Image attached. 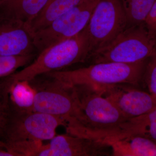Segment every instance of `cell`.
<instances>
[{
	"label": "cell",
	"instance_id": "cell-1",
	"mask_svg": "<svg viewBox=\"0 0 156 156\" xmlns=\"http://www.w3.org/2000/svg\"><path fill=\"white\" fill-rule=\"evenodd\" d=\"M66 120L35 111L10 110L1 134L2 141L14 156H28L56 136L60 126L66 127Z\"/></svg>",
	"mask_w": 156,
	"mask_h": 156
},
{
	"label": "cell",
	"instance_id": "cell-2",
	"mask_svg": "<svg viewBox=\"0 0 156 156\" xmlns=\"http://www.w3.org/2000/svg\"><path fill=\"white\" fill-rule=\"evenodd\" d=\"M90 55L89 37L85 27L75 36L43 50L31 63L8 78L11 83L29 81L43 74L84 62Z\"/></svg>",
	"mask_w": 156,
	"mask_h": 156
},
{
	"label": "cell",
	"instance_id": "cell-3",
	"mask_svg": "<svg viewBox=\"0 0 156 156\" xmlns=\"http://www.w3.org/2000/svg\"><path fill=\"white\" fill-rule=\"evenodd\" d=\"M147 60L133 63L101 62L73 70L48 73L68 86L126 83L137 87L140 83Z\"/></svg>",
	"mask_w": 156,
	"mask_h": 156
},
{
	"label": "cell",
	"instance_id": "cell-4",
	"mask_svg": "<svg viewBox=\"0 0 156 156\" xmlns=\"http://www.w3.org/2000/svg\"><path fill=\"white\" fill-rule=\"evenodd\" d=\"M156 39L144 23L128 26L109 44L92 53V64L117 62L133 63L146 61L154 53Z\"/></svg>",
	"mask_w": 156,
	"mask_h": 156
},
{
	"label": "cell",
	"instance_id": "cell-5",
	"mask_svg": "<svg viewBox=\"0 0 156 156\" xmlns=\"http://www.w3.org/2000/svg\"><path fill=\"white\" fill-rule=\"evenodd\" d=\"M35 92L33 111L70 119L80 123L83 116L71 87L50 75L48 73L37 76L28 81Z\"/></svg>",
	"mask_w": 156,
	"mask_h": 156
},
{
	"label": "cell",
	"instance_id": "cell-6",
	"mask_svg": "<svg viewBox=\"0 0 156 156\" xmlns=\"http://www.w3.org/2000/svg\"><path fill=\"white\" fill-rule=\"evenodd\" d=\"M128 26L121 0H98L86 27L90 44V56L109 44Z\"/></svg>",
	"mask_w": 156,
	"mask_h": 156
},
{
	"label": "cell",
	"instance_id": "cell-7",
	"mask_svg": "<svg viewBox=\"0 0 156 156\" xmlns=\"http://www.w3.org/2000/svg\"><path fill=\"white\" fill-rule=\"evenodd\" d=\"M98 0H82L33 35L38 54L46 48L80 33L87 27Z\"/></svg>",
	"mask_w": 156,
	"mask_h": 156
},
{
	"label": "cell",
	"instance_id": "cell-8",
	"mask_svg": "<svg viewBox=\"0 0 156 156\" xmlns=\"http://www.w3.org/2000/svg\"><path fill=\"white\" fill-rule=\"evenodd\" d=\"M92 86L112 101L127 120L145 115L156 108V99L152 95L131 84Z\"/></svg>",
	"mask_w": 156,
	"mask_h": 156
},
{
	"label": "cell",
	"instance_id": "cell-9",
	"mask_svg": "<svg viewBox=\"0 0 156 156\" xmlns=\"http://www.w3.org/2000/svg\"><path fill=\"white\" fill-rule=\"evenodd\" d=\"M112 156L108 144L69 134L56 135L45 144L39 156Z\"/></svg>",
	"mask_w": 156,
	"mask_h": 156
},
{
	"label": "cell",
	"instance_id": "cell-10",
	"mask_svg": "<svg viewBox=\"0 0 156 156\" xmlns=\"http://www.w3.org/2000/svg\"><path fill=\"white\" fill-rule=\"evenodd\" d=\"M38 54L25 23L0 17V56Z\"/></svg>",
	"mask_w": 156,
	"mask_h": 156
},
{
	"label": "cell",
	"instance_id": "cell-11",
	"mask_svg": "<svg viewBox=\"0 0 156 156\" xmlns=\"http://www.w3.org/2000/svg\"><path fill=\"white\" fill-rule=\"evenodd\" d=\"M112 156H156V141L139 134H132L105 143Z\"/></svg>",
	"mask_w": 156,
	"mask_h": 156
},
{
	"label": "cell",
	"instance_id": "cell-12",
	"mask_svg": "<svg viewBox=\"0 0 156 156\" xmlns=\"http://www.w3.org/2000/svg\"><path fill=\"white\" fill-rule=\"evenodd\" d=\"M49 0H5L0 5V17L30 22L43 10Z\"/></svg>",
	"mask_w": 156,
	"mask_h": 156
},
{
	"label": "cell",
	"instance_id": "cell-13",
	"mask_svg": "<svg viewBox=\"0 0 156 156\" xmlns=\"http://www.w3.org/2000/svg\"><path fill=\"white\" fill-rule=\"evenodd\" d=\"M82 0H49L44 9L27 27L32 35L48 26L55 20L78 5Z\"/></svg>",
	"mask_w": 156,
	"mask_h": 156
},
{
	"label": "cell",
	"instance_id": "cell-14",
	"mask_svg": "<svg viewBox=\"0 0 156 156\" xmlns=\"http://www.w3.org/2000/svg\"><path fill=\"white\" fill-rule=\"evenodd\" d=\"M6 80L9 86L10 110L33 111L35 92L28 81L11 83L8 76Z\"/></svg>",
	"mask_w": 156,
	"mask_h": 156
},
{
	"label": "cell",
	"instance_id": "cell-15",
	"mask_svg": "<svg viewBox=\"0 0 156 156\" xmlns=\"http://www.w3.org/2000/svg\"><path fill=\"white\" fill-rule=\"evenodd\" d=\"M126 13L128 26L144 23L156 0H121Z\"/></svg>",
	"mask_w": 156,
	"mask_h": 156
},
{
	"label": "cell",
	"instance_id": "cell-16",
	"mask_svg": "<svg viewBox=\"0 0 156 156\" xmlns=\"http://www.w3.org/2000/svg\"><path fill=\"white\" fill-rule=\"evenodd\" d=\"M37 54L26 56H0V79L17 72L20 67L31 63Z\"/></svg>",
	"mask_w": 156,
	"mask_h": 156
},
{
	"label": "cell",
	"instance_id": "cell-17",
	"mask_svg": "<svg viewBox=\"0 0 156 156\" xmlns=\"http://www.w3.org/2000/svg\"><path fill=\"white\" fill-rule=\"evenodd\" d=\"M136 134L142 135L156 141V108L137 117Z\"/></svg>",
	"mask_w": 156,
	"mask_h": 156
},
{
	"label": "cell",
	"instance_id": "cell-18",
	"mask_svg": "<svg viewBox=\"0 0 156 156\" xmlns=\"http://www.w3.org/2000/svg\"><path fill=\"white\" fill-rule=\"evenodd\" d=\"M141 83H143L149 93L156 99V50L147 61Z\"/></svg>",
	"mask_w": 156,
	"mask_h": 156
},
{
	"label": "cell",
	"instance_id": "cell-19",
	"mask_svg": "<svg viewBox=\"0 0 156 156\" xmlns=\"http://www.w3.org/2000/svg\"><path fill=\"white\" fill-rule=\"evenodd\" d=\"M10 111L9 87L5 77L1 78L0 79V134L9 117Z\"/></svg>",
	"mask_w": 156,
	"mask_h": 156
},
{
	"label": "cell",
	"instance_id": "cell-20",
	"mask_svg": "<svg viewBox=\"0 0 156 156\" xmlns=\"http://www.w3.org/2000/svg\"><path fill=\"white\" fill-rule=\"evenodd\" d=\"M144 23L150 34L156 39V1Z\"/></svg>",
	"mask_w": 156,
	"mask_h": 156
},
{
	"label": "cell",
	"instance_id": "cell-21",
	"mask_svg": "<svg viewBox=\"0 0 156 156\" xmlns=\"http://www.w3.org/2000/svg\"><path fill=\"white\" fill-rule=\"evenodd\" d=\"M0 156H14L6 144L0 140Z\"/></svg>",
	"mask_w": 156,
	"mask_h": 156
},
{
	"label": "cell",
	"instance_id": "cell-22",
	"mask_svg": "<svg viewBox=\"0 0 156 156\" xmlns=\"http://www.w3.org/2000/svg\"><path fill=\"white\" fill-rule=\"evenodd\" d=\"M5 1V0H0V5H1V4H2V3L3 2H4Z\"/></svg>",
	"mask_w": 156,
	"mask_h": 156
}]
</instances>
